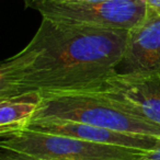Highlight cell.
<instances>
[{"mask_svg":"<svg viewBox=\"0 0 160 160\" xmlns=\"http://www.w3.org/2000/svg\"><path fill=\"white\" fill-rule=\"evenodd\" d=\"M127 30L42 18L29 44L0 64V100L80 92L118 72Z\"/></svg>","mask_w":160,"mask_h":160,"instance_id":"1","label":"cell"},{"mask_svg":"<svg viewBox=\"0 0 160 160\" xmlns=\"http://www.w3.org/2000/svg\"><path fill=\"white\" fill-rule=\"evenodd\" d=\"M32 120L55 118L86 123L123 133L160 138V125L124 111L109 100L90 92L44 94Z\"/></svg>","mask_w":160,"mask_h":160,"instance_id":"2","label":"cell"},{"mask_svg":"<svg viewBox=\"0 0 160 160\" xmlns=\"http://www.w3.org/2000/svg\"><path fill=\"white\" fill-rule=\"evenodd\" d=\"M3 151L38 160H140L146 150L28 129L3 134Z\"/></svg>","mask_w":160,"mask_h":160,"instance_id":"3","label":"cell"},{"mask_svg":"<svg viewBox=\"0 0 160 160\" xmlns=\"http://www.w3.org/2000/svg\"><path fill=\"white\" fill-rule=\"evenodd\" d=\"M42 18L90 27L129 31L145 18V0H102L64 2L43 0L34 7Z\"/></svg>","mask_w":160,"mask_h":160,"instance_id":"4","label":"cell"},{"mask_svg":"<svg viewBox=\"0 0 160 160\" xmlns=\"http://www.w3.org/2000/svg\"><path fill=\"white\" fill-rule=\"evenodd\" d=\"M80 92L99 94L124 111L160 125V69L116 72L99 87Z\"/></svg>","mask_w":160,"mask_h":160,"instance_id":"5","label":"cell"},{"mask_svg":"<svg viewBox=\"0 0 160 160\" xmlns=\"http://www.w3.org/2000/svg\"><path fill=\"white\" fill-rule=\"evenodd\" d=\"M24 129L38 132V133L67 136L88 142H100V144L118 145V146L136 148L146 151L155 149L160 142V138L155 136L123 133L86 123L55 118L31 120Z\"/></svg>","mask_w":160,"mask_h":160,"instance_id":"6","label":"cell"},{"mask_svg":"<svg viewBox=\"0 0 160 160\" xmlns=\"http://www.w3.org/2000/svg\"><path fill=\"white\" fill-rule=\"evenodd\" d=\"M118 72H144L160 69V16L147 8L145 18L128 31Z\"/></svg>","mask_w":160,"mask_h":160,"instance_id":"7","label":"cell"},{"mask_svg":"<svg viewBox=\"0 0 160 160\" xmlns=\"http://www.w3.org/2000/svg\"><path fill=\"white\" fill-rule=\"evenodd\" d=\"M42 101L40 94L0 100V135L24 129Z\"/></svg>","mask_w":160,"mask_h":160,"instance_id":"8","label":"cell"},{"mask_svg":"<svg viewBox=\"0 0 160 160\" xmlns=\"http://www.w3.org/2000/svg\"><path fill=\"white\" fill-rule=\"evenodd\" d=\"M140 160H160V142L155 149L146 151L144 157Z\"/></svg>","mask_w":160,"mask_h":160,"instance_id":"9","label":"cell"},{"mask_svg":"<svg viewBox=\"0 0 160 160\" xmlns=\"http://www.w3.org/2000/svg\"><path fill=\"white\" fill-rule=\"evenodd\" d=\"M1 160H38V159H33V158L25 157V156H21V155H17V153L5 151V152L2 153Z\"/></svg>","mask_w":160,"mask_h":160,"instance_id":"10","label":"cell"},{"mask_svg":"<svg viewBox=\"0 0 160 160\" xmlns=\"http://www.w3.org/2000/svg\"><path fill=\"white\" fill-rule=\"evenodd\" d=\"M148 9L155 11L160 16V0H145Z\"/></svg>","mask_w":160,"mask_h":160,"instance_id":"11","label":"cell"},{"mask_svg":"<svg viewBox=\"0 0 160 160\" xmlns=\"http://www.w3.org/2000/svg\"><path fill=\"white\" fill-rule=\"evenodd\" d=\"M43 0H24V5H25V8H32V9H34V7H35L38 3L42 2Z\"/></svg>","mask_w":160,"mask_h":160,"instance_id":"12","label":"cell"},{"mask_svg":"<svg viewBox=\"0 0 160 160\" xmlns=\"http://www.w3.org/2000/svg\"><path fill=\"white\" fill-rule=\"evenodd\" d=\"M53 1H64V2H96L102 0H53Z\"/></svg>","mask_w":160,"mask_h":160,"instance_id":"13","label":"cell"}]
</instances>
